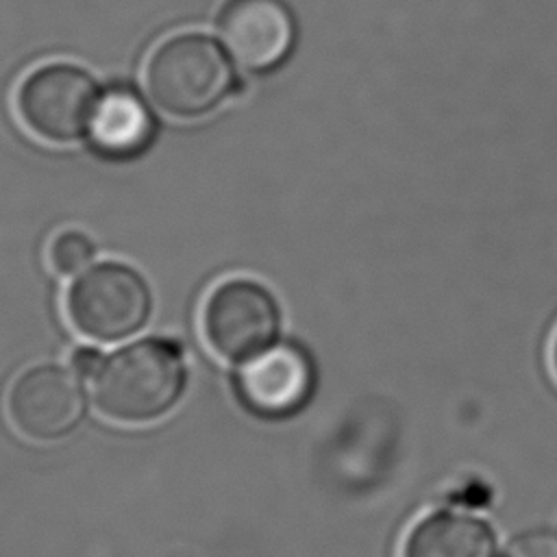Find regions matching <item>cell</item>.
<instances>
[{
	"instance_id": "6da1fadb",
	"label": "cell",
	"mask_w": 557,
	"mask_h": 557,
	"mask_svg": "<svg viewBox=\"0 0 557 557\" xmlns=\"http://www.w3.org/2000/svg\"><path fill=\"white\" fill-rule=\"evenodd\" d=\"M187 381V359L178 342L141 337L102 357L91 374V398L113 422L150 424L181 403Z\"/></svg>"
},
{
	"instance_id": "7a4b0ae2",
	"label": "cell",
	"mask_w": 557,
	"mask_h": 557,
	"mask_svg": "<svg viewBox=\"0 0 557 557\" xmlns=\"http://www.w3.org/2000/svg\"><path fill=\"white\" fill-rule=\"evenodd\" d=\"M144 83L150 100L172 117H200L235 87L231 61L202 33H178L157 44L146 61Z\"/></svg>"
},
{
	"instance_id": "3957f363",
	"label": "cell",
	"mask_w": 557,
	"mask_h": 557,
	"mask_svg": "<svg viewBox=\"0 0 557 557\" xmlns=\"http://www.w3.org/2000/svg\"><path fill=\"white\" fill-rule=\"evenodd\" d=\"M154 309L152 287L141 270L126 261H94L65 292L72 329L94 344H117L137 335Z\"/></svg>"
},
{
	"instance_id": "277c9868",
	"label": "cell",
	"mask_w": 557,
	"mask_h": 557,
	"mask_svg": "<svg viewBox=\"0 0 557 557\" xmlns=\"http://www.w3.org/2000/svg\"><path fill=\"white\" fill-rule=\"evenodd\" d=\"M283 329V309L274 292L257 278L231 276L205 298L200 331L224 361L244 363L274 346Z\"/></svg>"
},
{
	"instance_id": "5b68a950",
	"label": "cell",
	"mask_w": 557,
	"mask_h": 557,
	"mask_svg": "<svg viewBox=\"0 0 557 557\" xmlns=\"http://www.w3.org/2000/svg\"><path fill=\"white\" fill-rule=\"evenodd\" d=\"M98 100V87L85 70L72 63H46L24 76L15 109L35 137L70 144L89 133Z\"/></svg>"
},
{
	"instance_id": "8992f818",
	"label": "cell",
	"mask_w": 557,
	"mask_h": 557,
	"mask_svg": "<svg viewBox=\"0 0 557 557\" xmlns=\"http://www.w3.org/2000/svg\"><path fill=\"white\" fill-rule=\"evenodd\" d=\"M87 394L70 366L41 361L24 368L9 385L7 416L30 442H59L83 420Z\"/></svg>"
},
{
	"instance_id": "52a82bcc",
	"label": "cell",
	"mask_w": 557,
	"mask_h": 557,
	"mask_svg": "<svg viewBox=\"0 0 557 557\" xmlns=\"http://www.w3.org/2000/svg\"><path fill=\"white\" fill-rule=\"evenodd\" d=\"M246 411L263 420H287L302 411L315 389L311 355L296 342H276L239 363L233 381Z\"/></svg>"
},
{
	"instance_id": "ba28073f",
	"label": "cell",
	"mask_w": 557,
	"mask_h": 557,
	"mask_svg": "<svg viewBox=\"0 0 557 557\" xmlns=\"http://www.w3.org/2000/svg\"><path fill=\"white\" fill-rule=\"evenodd\" d=\"M218 35L239 67L268 72L289 54L296 28L283 0H228Z\"/></svg>"
},
{
	"instance_id": "9c48e42d",
	"label": "cell",
	"mask_w": 557,
	"mask_h": 557,
	"mask_svg": "<svg viewBox=\"0 0 557 557\" xmlns=\"http://www.w3.org/2000/svg\"><path fill=\"white\" fill-rule=\"evenodd\" d=\"M403 557H496L492 527L466 511H435L405 537Z\"/></svg>"
},
{
	"instance_id": "30bf717a",
	"label": "cell",
	"mask_w": 557,
	"mask_h": 557,
	"mask_svg": "<svg viewBox=\"0 0 557 557\" xmlns=\"http://www.w3.org/2000/svg\"><path fill=\"white\" fill-rule=\"evenodd\" d=\"M87 135L100 154L131 159L152 141L154 120L137 94L115 87L100 96Z\"/></svg>"
},
{
	"instance_id": "8fae6325",
	"label": "cell",
	"mask_w": 557,
	"mask_h": 557,
	"mask_svg": "<svg viewBox=\"0 0 557 557\" xmlns=\"http://www.w3.org/2000/svg\"><path fill=\"white\" fill-rule=\"evenodd\" d=\"M96 242L81 228H63L48 244L50 268L65 278H74L96 259Z\"/></svg>"
},
{
	"instance_id": "7c38bea8",
	"label": "cell",
	"mask_w": 557,
	"mask_h": 557,
	"mask_svg": "<svg viewBox=\"0 0 557 557\" xmlns=\"http://www.w3.org/2000/svg\"><path fill=\"white\" fill-rule=\"evenodd\" d=\"M503 557H557V533L537 529L518 535Z\"/></svg>"
},
{
	"instance_id": "4fadbf2b",
	"label": "cell",
	"mask_w": 557,
	"mask_h": 557,
	"mask_svg": "<svg viewBox=\"0 0 557 557\" xmlns=\"http://www.w3.org/2000/svg\"><path fill=\"white\" fill-rule=\"evenodd\" d=\"M102 357H104V352H102L98 346H94V344H83V346H78V348L72 350V355H70V368H72L74 372H78L81 376H91V374L98 370Z\"/></svg>"
},
{
	"instance_id": "5bb4252c",
	"label": "cell",
	"mask_w": 557,
	"mask_h": 557,
	"mask_svg": "<svg viewBox=\"0 0 557 557\" xmlns=\"http://www.w3.org/2000/svg\"><path fill=\"white\" fill-rule=\"evenodd\" d=\"M553 368H555V374H557V337H555V344H553Z\"/></svg>"
}]
</instances>
